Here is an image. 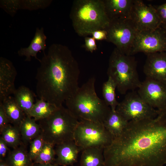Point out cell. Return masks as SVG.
Here are the masks:
<instances>
[{
	"instance_id": "9",
	"label": "cell",
	"mask_w": 166,
	"mask_h": 166,
	"mask_svg": "<svg viewBox=\"0 0 166 166\" xmlns=\"http://www.w3.org/2000/svg\"><path fill=\"white\" fill-rule=\"evenodd\" d=\"M116 110L128 121L153 119L159 113L134 90L126 95L123 100L119 102Z\"/></svg>"
},
{
	"instance_id": "38",
	"label": "cell",
	"mask_w": 166,
	"mask_h": 166,
	"mask_svg": "<svg viewBox=\"0 0 166 166\" xmlns=\"http://www.w3.org/2000/svg\"><path fill=\"white\" fill-rule=\"evenodd\" d=\"M142 166V165H139V166Z\"/></svg>"
},
{
	"instance_id": "5",
	"label": "cell",
	"mask_w": 166,
	"mask_h": 166,
	"mask_svg": "<svg viewBox=\"0 0 166 166\" xmlns=\"http://www.w3.org/2000/svg\"><path fill=\"white\" fill-rule=\"evenodd\" d=\"M79 121L67 108L62 105L49 117L38 121V124L40 134L45 142L55 146L74 140L75 130Z\"/></svg>"
},
{
	"instance_id": "12",
	"label": "cell",
	"mask_w": 166,
	"mask_h": 166,
	"mask_svg": "<svg viewBox=\"0 0 166 166\" xmlns=\"http://www.w3.org/2000/svg\"><path fill=\"white\" fill-rule=\"evenodd\" d=\"M137 92L150 106L159 112H166V84L146 77Z\"/></svg>"
},
{
	"instance_id": "36",
	"label": "cell",
	"mask_w": 166,
	"mask_h": 166,
	"mask_svg": "<svg viewBox=\"0 0 166 166\" xmlns=\"http://www.w3.org/2000/svg\"><path fill=\"white\" fill-rule=\"evenodd\" d=\"M34 166H62L55 164H34Z\"/></svg>"
},
{
	"instance_id": "29",
	"label": "cell",
	"mask_w": 166,
	"mask_h": 166,
	"mask_svg": "<svg viewBox=\"0 0 166 166\" xmlns=\"http://www.w3.org/2000/svg\"><path fill=\"white\" fill-rule=\"evenodd\" d=\"M45 142L40 134L30 143L28 152L30 158L33 161L41 151Z\"/></svg>"
},
{
	"instance_id": "31",
	"label": "cell",
	"mask_w": 166,
	"mask_h": 166,
	"mask_svg": "<svg viewBox=\"0 0 166 166\" xmlns=\"http://www.w3.org/2000/svg\"><path fill=\"white\" fill-rule=\"evenodd\" d=\"M161 22V27L166 29V3L158 6H153Z\"/></svg>"
},
{
	"instance_id": "11",
	"label": "cell",
	"mask_w": 166,
	"mask_h": 166,
	"mask_svg": "<svg viewBox=\"0 0 166 166\" xmlns=\"http://www.w3.org/2000/svg\"><path fill=\"white\" fill-rule=\"evenodd\" d=\"M131 19L137 31L156 29L161 27V22L153 6L142 1L134 0Z\"/></svg>"
},
{
	"instance_id": "26",
	"label": "cell",
	"mask_w": 166,
	"mask_h": 166,
	"mask_svg": "<svg viewBox=\"0 0 166 166\" xmlns=\"http://www.w3.org/2000/svg\"><path fill=\"white\" fill-rule=\"evenodd\" d=\"M116 89L115 83L110 77H108L107 80L102 85V94L104 101L113 111L116 110L119 103L116 98Z\"/></svg>"
},
{
	"instance_id": "8",
	"label": "cell",
	"mask_w": 166,
	"mask_h": 166,
	"mask_svg": "<svg viewBox=\"0 0 166 166\" xmlns=\"http://www.w3.org/2000/svg\"><path fill=\"white\" fill-rule=\"evenodd\" d=\"M105 30L106 41L114 44L123 53L131 55L137 31L131 19L111 20Z\"/></svg>"
},
{
	"instance_id": "22",
	"label": "cell",
	"mask_w": 166,
	"mask_h": 166,
	"mask_svg": "<svg viewBox=\"0 0 166 166\" xmlns=\"http://www.w3.org/2000/svg\"><path fill=\"white\" fill-rule=\"evenodd\" d=\"M5 161L9 166H34L33 161L29 156L26 146L22 143L13 149Z\"/></svg>"
},
{
	"instance_id": "28",
	"label": "cell",
	"mask_w": 166,
	"mask_h": 166,
	"mask_svg": "<svg viewBox=\"0 0 166 166\" xmlns=\"http://www.w3.org/2000/svg\"><path fill=\"white\" fill-rule=\"evenodd\" d=\"M52 2L51 0H21V9L30 11L45 9Z\"/></svg>"
},
{
	"instance_id": "3",
	"label": "cell",
	"mask_w": 166,
	"mask_h": 166,
	"mask_svg": "<svg viewBox=\"0 0 166 166\" xmlns=\"http://www.w3.org/2000/svg\"><path fill=\"white\" fill-rule=\"evenodd\" d=\"M95 81L94 77L90 78L65 102L66 108L79 121L103 124L111 109L104 100L97 95Z\"/></svg>"
},
{
	"instance_id": "25",
	"label": "cell",
	"mask_w": 166,
	"mask_h": 166,
	"mask_svg": "<svg viewBox=\"0 0 166 166\" xmlns=\"http://www.w3.org/2000/svg\"><path fill=\"white\" fill-rule=\"evenodd\" d=\"M0 136L10 148H15L22 144L18 127L9 124L0 132Z\"/></svg>"
},
{
	"instance_id": "16",
	"label": "cell",
	"mask_w": 166,
	"mask_h": 166,
	"mask_svg": "<svg viewBox=\"0 0 166 166\" xmlns=\"http://www.w3.org/2000/svg\"><path fill=\"white\" fill-rule=\"evenodd\" d=\"M134 0H103L106 14L110 21L131 19Z\"/></svg>"
},
{
	"instance_id": "10",
	"label": "cell",
	"mask_w": 166,
	"mask_h": 166,
	"mask_svg": "<svg viewBox=\"0 0 166 166\" xmlns=\"http://www.w3.org/2000/svg\"><path fill=\"white\" fill-rule=\"evenodd\" d=\"M166 52V30L160 27L156 29L137 31L131 55L139 52L146 55Z\"/></svg>"
},
{
	"instance_id": "35",
	"label": "cell",
	"mask_w": 166,
	"mask_h": 166,
	"mask_svg": "<svg viewBox=\"0 0 166 166\" xmlns=\"http://www.w3.org/2000/svg\"><path fill=\"white\" fill-rule=\"evenodd\" d=\"M91 34L92 37L98 40H105L107 39V33L105 30H99L92 32Z\"/></svg>"
},
{
	"instance_id": "17",
	"label": "cell",
	"mask_w": 166,
	"mask_h": 166,
	"mask_svg": "<svg viewBox=\"0 0 166 166\" xmlns=\"http://www.w3.org/2000/svg\"><path fill=\"white\" fill-rule=\"evenodd\" d=\"M47 37L44 33V29L36 28L34 36L30 44L27 47L21 48L18 51L19 56H24L26 61H30L31 57H34L39 61L40 59L37 57V54L39 51L42 50L44 53L46 48V41Z\"/></svg>"
},
{
	"instance_id": "32",
	"label": "cell",
	"mask_w": 166,
	"mask_h": 166,
	"mask_svg": "<svg viewBox=\"0 0 166 166\" xmlns=\"http://www.w3.org/2000/svg\"><path fill=\"white\" fill-rule=\"evenodd\" d=\"M7 143L0 137V161H5L11 150Z\"/></svg>"
},
{
	"instance_id": "30",
	"label": "cell",
	"mask_w": 166,
	"mask_h": 166,
	"mask_svg": "<svg viewBox=\"0 0 166 166\" xmlns=\"http://www.w3.org/2000/svg\"><path fill=\"white\" fill-rule=\"evenodd\" d=\"M21 0H1L0 6L5 11L12 17L21 10Z\"/></svg>"
},
{
	"instance_id": "13",
	"label": "cell",
	"mask_w": 166,
	"mask_h": 166,
	"mask_svg": "<svg viewBox=\"0 0 166 166\" xmlns=\"http://www.w3.org/2000/svg\"><path fill=\"white\" fill-rule=\"evenodd\" d=\"M17 71L12 62L5 57H0V102L12 94L16 89L14 81Z\"/></svg>"
},
{
	"instance_id": "39",
	"label": "cell",
	"mask_w": 166,
	"mask_h": 166,
	"mask_svg": "<svg viewBox=\"0 0 166 166\" xmlns=\"http://www.w3.org/2000/svg\"><path fill=\"white\" fill-rule=\"evenodd\" d=\"M166 30V29H165Z\"/></svg>"
},
{
	"instance_id": "18",
	"label": "cell",
	"mask_w": 166,
	"mask_h": 166,
	"mask_svg": "<svg viewBox=\"0 0 166 166\" xmlns=\"http://www.w3.org/2000/svg\"><path fill=\"white\" fill-rule=\"evenodd\" d=\"M34 118L26 116L19 127L22 143L26 146L40 134V127Z\"/></svg>"
},
{
	"instance_id": "24",
	"label": "cell",
	"mask_w": 166,
	"mask_h": 166,
	"mask_svg": "<svg viewBox=\"0 0 166 166\" xmlns=\"http://www.w3.org/2000/svg\"><path fill=\"white\" fill-rule=\"evenodd\" d=\"M58 107L42 99H37L30 111L29 116L38 121L49 117Z\"/></svg>"
},
{
	"instance_id": "33",
	"label": "cell",
	"mask_w": 166,
	"mask_h": 166,
	"mask_svg": "<svg viewBox=\"0 0 166 166\" xmlns=\"http://www.w3.org/2000/svg\"><path fill=\"white\" fill-rule=\"evenodd\" d=\"M10 124L2 104L0 103V132L6 126Z\"/></svg>"
},
{
	"instance_id": "7",
	"label": "cell",
	"mask_w": 166,
	"mask_h": 166,
	"mask_svg": "<svg viewBox=\"0 0 166 166\" xmlns=\"http://www.w3.org/2000/svg\"><path fill=\"white\" fill-rule=\"evenodd\" d=\"M113 139L103 124L85 120L79 121L74 137L80 151L92 147L104 148L111 144Z\"/></svg>"
},
{
	"instance_id": "6",
	"label": "cell",
	"mask_w": 166,
	"mask_h": 166,
	"mask_svg": "<svg viewBox=\"0 0 166 166\" xmlns=\"http://www.w3.org/2000/svg\"><path fill=\"white\" fill-rule=\"evenodd\" d=\"M137 62L133 56L126 55L115 47L109 57L107 71L108 77L115 82L121 94L138 88L141 82L136 69Z\"/></svg>"
},
{
	"instance_id": "2",
	"label": "cell",
	"mask_w": 166,
	"mask_h": 166,
	"mask_svg": "<svg viewBox=\"0 0 166 166\" xmlns=\"http://www.w3.org/2000/svg\"><path fill=\"white\" fill-rule=\"evenodd\" d=\"M39 61L36 76L37 95L59 107L79 87L78 63L67 46L57 43L51 45Z\"/></svg>"
},
{
	"instance_id": "19",
	"label": "cell",
	"mask_w": 166,
	"mask_h": 166,
	"mask_svg": "<svg viewBox=\"0 0 166 166\" xmlns=\"http://www.w3.org/2000/svg\"><path fill=\"white\" fill-rule=\"evenodd\" d=\"M104 148L92 147L82 151L80 166H105Z\"/></svg>"
},
{
	"instance_id": "37",
	"label": "cell",
	"mask_w": 166,
	"mask_h": 166,
	"mask_svg": "<svg viewBox=\"0 0 166 166\" xmlns=\"http://www.w3.org/2000/svg\"><path fill=\"white\" fill-rule=\"evenodd\" d=\"M0 166H9L5 161H0Z\"/></svg>"
},
{
	"instance_id": "14",
	"label": "cell",
	"mask_w": 166,
	"mask_h": 166,
	"mask_svg": "<svg viewBox=\"0 0 166 166\" xmlns=\"http://www.w3.org/2000/svg\"><path fill=\"white\" fill-rule=\"evenodd\" d=\"M143 72L146 77L166 84V52L147 54Z\"/></svg>"
},
{
	"instance_id": "34",
	"label": "cell",
	"mask_w": 166,
	"mask_h": 166,
	"mask_svg": "<svg viewBox=\"0 0 166 166\" xmlns=\"http://www.w3.org/2000/svg\"><path fill=\"white\" fill-rule=\"evenodd\" d=\"M85 47L88 51L92 53L97 49L96 40L93 37H85Z\"/></svg>"
},
{
	"instance_id": "20",
	"label": "cell",
	"mask_w": 166,
	"mask_h": 166,
	"mask_svg": "<svg viewBox=\"0 0 166 166\" xmlns=\"http://www.w3.org/2000/svg\"><path fill=\"white\" fill-rule=\"evenodd\" d=\"M128 122L116 110H111L103 124L114 138L121 134Z\"/></svg>"
},
{
	"instance_id": "27",
	"label": "cell",
	"mask_w": 166,
	"mask_h": 166,
	"mask_svg": "<svg viewBox=\"0 0 166 166\" xmlns=\"http://www.w3.org/2000/svg\"><path fill=\"white\" fill-rule=\"evenodd\" d=\"M54 147L45 142L41 151L34 161V164H54L56 158Z\"/></svg>"
},
{
	"instance_id": "21",
	"label": "cell",
	"mask_w": 166,
	"mask_h": 166,
	"mask_svg": "<svg viewBox=\"0 0 166 166\" xmlns=\"http://www.w3.org/2000/svg\"><path fill=\"white\" fill-rule=\"evenodd\" d=\"M0 103L2 104L10 124L19 127L26 116L18 105L14 97L10 96Z\"/></svg>"
},
{
	"instance_id": "23",
	"label": "cell",
	"mask_w": 166,
	"mask_h": 166,
	"mask_svg": "<svg viewBox=\"0 0 166 166\" xmlns=\"http://www.w3.org/2000/svg\"><path fill=\"white\" fill-rule=\"evenodd\" d=\"M18 105L26 116H29L34 103L35 95L28 88L21 86L16 89L13 94Z\"/></svg>"
},
{
	"instance_id": "1",
	"label": "cell",
	"mask_w": 166,
	"mask_h": 166,
	"mask_svg": "<svg viewBox=\"0 0 166 166\" xmlns=\"http://www.w3.org/2000/svg\"><path fill=\"white\" fill-rule=\"evenodd\" d=\"M105 166H163L166 164V112L153 119L128 122L104 148Z\"/></svg>"
},
{
	"instance_id": "15",
	"label": "cell",
	"mask_w": 166,
	"mask_h": 166,
	"mask_svg": "<svg viewBox=\"0 0 166 166\" xmlns=\"http://www.w3.org/2000/svg\"><path fill=\"white\" fill-rule=\"evenodd\" d=\"M55 147L56 158L54 164L68 166L77 162L80 151L74 140L61 143Z\"/></svg>"
},
{
	"instance_id": "4",
	"label": "cell",
	"mask_w": 166,
	"mask_h": 166,
	"mask_svg": "<svg viewBox=\"0 0 166 166\" xmlns=\"http://www.w3.org/2000/svg\"><path fill=\"white\" fill-rule=\"evenodd\" d=\"M69 16L75 31L80 36H86L97 30H105L110 22L103 0H74Z\"/></svg>"
}]
</instances>
